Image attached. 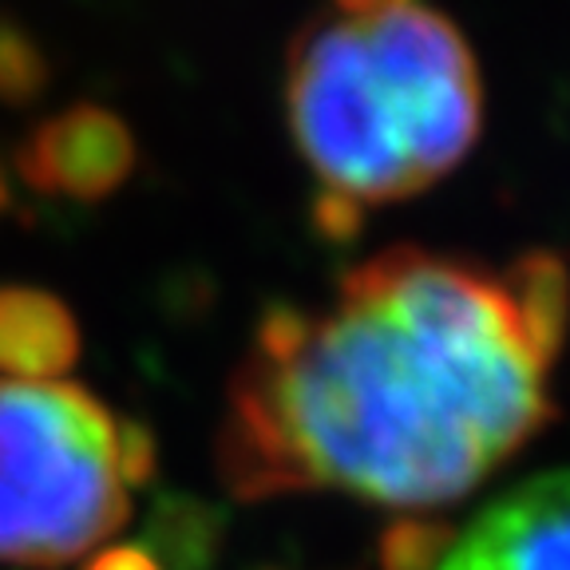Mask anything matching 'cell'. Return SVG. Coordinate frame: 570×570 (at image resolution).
<instances>
[{
	"mask_svg": "<svg viewBox=\"0 0 570 570\" xmlns=\"http://www.w3.org/2000/svg\"><path fill=\"white\" fill-rule=\"evenodd\" d=\"M503 282H508V294L515 302L527 337L554 365L570 330V269L547 249H534L503 269Z\"/></svg>",
	"mask_w": 570,
	"mask_h": 570,
	"instance_id": "cell-7",
	"label": "cell"
},
{
	"mask_svg": "<svg viewBox=\"0 0 570 570\" xmlns=\"http://www.w3.org/2000/svg\"><path fill=\"white\" fill-rule=\"evenodd\" d=\"M142 547L163 570H210L223 551V511L190 495H167L147 519Z\"/></svg>",
	"mask_w": 570,
	"mask_h": 570,
	"instance_id": "cell-8",
	"label": "cell"
},
{
	"mask_svg": "<svg viewBox=\"0 0 570 570\" xmlns=\"http://www.w3.org/2000/svg\"><path fill=\"white\" fill-rule=\"evenodd\" d=\"M28 187L71 203H104L135 170L131 127L107 107L76 104L28 131L17 151Z\"/></svg>",
	"mask_w": 570,
	"mask_h": 570,
	"instance_id": "cell-5",
	"label": "cell"
},
{
	"mask_svg": "<svg viewBox=\"0 0 570 570\" xmlns=\"http://www.w3.org/2000/svg\"><path fill=\"white\" fill-rule=\"evenodd\" d=\"M452 539H455L452 527L409 515V519H396L381 534L376 559H381V570H436V562L448 554Z\"/></svg>",
	"mask_w": 570,
	"mask_h": 570,
	"instance_id": "cell-9",
	"label": "cell"
},
{
	"mask_svg": "<svg viewBox=\"0 0 570 570\" xmlns=\"http://www.w3.org/2000/svg\"><path fill=\"white\" fill-rule=\"evenodd\" d=\"M80 361V325L71 309L36 285H0V376L60 381Z\"/></svg>",
	"mask_w": 570,
	"mask_h": 570,
	"instance_id": "cell-6",
	"label": "cell"
},
{
	"mask_svg": "<svg viewBox=\"0 0 570 570\" xmlns=\"http://www.w3.org/2000/svg\"><path fill=\"white\" fill-rule=\"evenodd\" d=\"M436 570H570V468L491 499Z\"/></svg>",
	"mask_w": 570,
	"mask_h": 570,
	"instance_id": "cell-4",
	"label": "cell"
},
{
	"mask_svg": "<svg viewBox=\"0 0 570 570\" xmlns=\"http://www.w3.org/2000/svg\"><path fill=\"white\" fill-rule=\"evenodd\" d=\"M45 76L48 68L32 40L17 28H0V99H9V104L32 99L45 88Z\"/></svg>",
	"mask_w": 570,
	"mask_h": 570,
	"instance_id": "cell-10",
	"label": "cell"
},
{
	"mask_svg": "<svg viewBox=\"0 0 570 570\" xmlns=\"http://www.w3.org/2000/svg\"><path fill=\"white\" fill-rule=\"evenodd\" d=\"M285 99L321 195L353 206L428 190L468 159L483 124L472 48L452 20L424 4L297 36Z\"/></svg>",
	"mask_w": 570,
	"mask_h": 570,
	"instance_id": "cell-2",
	"label": "cell"
},
{
	"mask_svg": "<svg viewBox=\"0 0 570 570\" xmlns=\"http://www.w3.org/2000/svg\"><path fill=\"white\" fill-rule=\"evenodd\" d=\"M341 9L348 17H373V12H384V9H401V4H412V0H337Z\"/></svg>",
	"mask_w": 570,
	"mask_h": 570,
	"instance_id": "cell-12",
	"label": "cell"
},
{
	"mask_svg": "<svg viewBox=\"0 0 570 570\" xmlns=\"http://www.w3.org/2000/svg\"><path fill=\"white\" fill-rule=\"evenodd\" d=\"M155 475V440L68 381L0 376V562L52 570L107 543Z\"/></svg>",
	"mask_w": 570,
	"mask_h": 570,
	"instance_id": "cell-3",
	"label": "cell"
},
{
	"mask_svg": "<svg viewBox=\"0 0 570 570\" xmlns=\"http://www.w3.org/2000/svg\"><path fill=\"white\" fill-rule=\"evenodd\" d=\"M83 570H163V567L142 543H116V547H104L96 559H88Z\"/></svg>",
	"mask_w": 570,
	"mask_h": 570,
	"instance_id": "cell-11",
	"label": "cell"
},
{
	"mask_svg": "<svg viewBox=\"0 0 570 570\" xmlns=\"http://www.w3.org/2000/svg\"><path fill=\"white\" fill-rule=\"evenodd\" d=\"M547 368L503 274L392 246L341 274L330 305L266 309L226 392L218 468L238 499L444 508L551 424Z\"/></svg>",
	"mask_w": 570,
	"mask_h": 570,
	"instance_id": "cell-1",
	"label": "cell"
},
{
	"mask_svg": "<svg viewBox=\"0 0 570 570\" xmlns=\"http://www.w3.org/2000/svg\"><path fill=\"white\" fill-rule=\"evenodd\" d=\"M4 203H9V195H4V178H0V210H4Z\"/></svg>",
	"mask_w": 570,
	"mask_h": 570,
	"instance_id": "cell-13",
	"label": "cell"
}]
</instances>
